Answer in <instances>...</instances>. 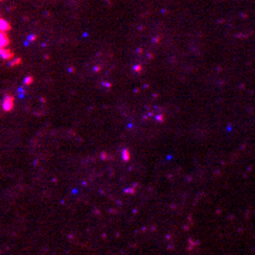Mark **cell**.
Instances as JSON below:
<instances>
[{"mask_svg":"<svg viewBox=\"0 0 255 255\" xmlns=\"http://www.w3.org/2000/svg\"><path fill=\"white\" fill-rule=\"evenodd\" d=\"M14 108V97L13 95H6L3 99V111L10 112Z\"/></svg>","mask_w":255,"mask_h":255,"instance_id":"cell-1","label":"cell"},{"mask_svg":"<svg viewBox=\"0 0 255 255\" xmlns=\"http://www.w3.org/2000/svg\"><path fill=\"white\" fill-rule=\"evenodd\" d=\"M0 46H2V48H7V46H9V37H7V34L6 33H2L0 34Z\"/></svg>","mask_w":255,"mask_h":255,"instance_id":"cell-2","label":"cell"},{"mask_svg":"<svg viewBox=\"0 0 255 255\" xmlns=\"http://www.w3.org/2000/svg\"><path fill=\"white\" fill-rule=\"evenodd\" d=\"M2 57L5 60H10V58H13V53L9 48H2Z\"/></svg>","mask_w":255,"mask_h":255,"instance_id":"cell-3","label":"cell"},{"mask_svg":"<svg viewBox=\"0 0 255 255\" xmlns=\"http://www.w3.org/2000/svg\"><path fill=\"white\" fill-rule=\"evenodd\" d=\"M0 27H2V33H6L10 30V24L9 21H6L5 19H2V21H0Z\"/></svg>","mask_w":255,"mask_h":255,"instance_id":"cell-4","label":"cell"},{"mask_svg":"<svg viewBox=\"0 0 255 255\" xmlns=\"http://www.w3.org/2000/svg\"><path fill=\"white\" fill-rule=\"evenodd\" d=\"M123 160H129V150L123 149Z\"/></svg>","mask_w":255,"mask_h":255,"instance_id":"cell-5","label":"cell"},{"mask_svg":"<svg viewBox=\"0 0 255 255\" xmlns=\"http://www.w3.org/2000/svg\"><path fill=\"white\" fill-rule=\"evenodd\" d=\"M19 62H20V60H19V58H16V60H14V61H11V62H10V65H11V67H13V65L19 64Z\"/></svg>","mask_w":255,"mask_h":255,"instance_id":"cell-6","label":"cell"},{"mask_svg":"<svg viewBox=\"0 0 255 255\" xmlns=\"http://www.w3.org/2000/svg\"><path fill=\"white\" fill-rule=\"evenodd\" d=\"M31 81H33V78H31V77H27V78H26V81H24V82H26V84H31Z\"/></svg>","mask_w":255,"mask_h":255,"instance_id":"cell-7","label":"cell"}]
</instances>
